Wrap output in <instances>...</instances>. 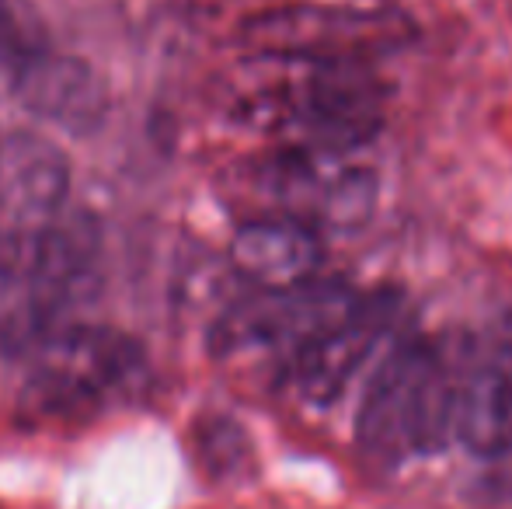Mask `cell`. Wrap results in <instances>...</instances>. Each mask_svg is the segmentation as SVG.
Listing matches in <instances>:
<instances>
[{
    "label": "cell",
    "mask_w": 512,
    "mask_h": 509,
    "mask_svg": "<svg viewBox=\"0 0 512 509\" xmlns=\"http://www.w3.org/2000/svg\"><path fill=\"white\" fill-rule=\"evenodd\" d=\"M324 231L293 217H255L230 238V269L255 290H286L324 276Z\"/></svg>",
    "instance_id": "obj_11"
},
{
    "label": "cell",
    "mask_w": 512,
    "mask_h": 509,
    "mask_svg": "<svg viewBox=\"0 0 512 509\" xmlns=\"http://www.w3.org/2000/svg\"><path fill=\"white\" fill-rule=\"evenodd\" d=\"M70 164L39 133H11L0 140V217L7 234H35L67 210Z\"/></svg>",
    "instance_id": "obj_9"
},
{
    "label": "cell",
    "mask_w": 512,
    "mask_h": 509,
    "mask_svg": "<svg viewBox=\"0 0 512 509\" xmlns=\"http://www.w3.org/2000/svg\"><path fill=\"white\" fill-rule=\"evenodd\" d=\"M398 14L335 4H283L251 14L241 25L255 56H307V60H363L401 42Z\"/></svg>",
    "instance_id": "obj_6"
},
{
    "label": "cell",
    "mask_w": 512,
    "mask_h": 509,
    "mask_svg": "<svg viewBox=\"0 0 512 509\" xmlns=\"http://www.w3.org/2000/svg\"><path fill=\"white\" fill-rule=\"evenodd\" d=\"M21 356V405L39 419H84L115 401H129L147 384L140 342L105 325H56L28 342Z\"/></svg>",
    "instance_id": "obj_2"
},
{
    "label": "cell",
    "mask_w": 512,
    "mask_h": 509,
    "mask_svg": "<svg viewBox=\"0 0 512 509\" xmlns=\"http://www.w3.org/2000/svg\"><path fill=\"white\" fill-rule=\"evenodd\" d=\"M429 349L432 339L408 332L398 335L387 346V353L373 363L363 405L356 415L359 450L373 464H401L408 454H422V447H418V401H422Z\"/></svg>",
    "instance_id": "obj_7"
},
{
    "label": "cell",
    "mask_w": 512,
    "mask_h": 509,
    "mask_svg": "<svg viewBox=\"0 0 512 509\" xmlns=\"http://www.w3.org/2000/svg\"><path fill=\"white\" fill-rule=\"evenodd\" d=\"M457 440L474 457H502L512 450V339L467 367Z\"/></svg>",
    "instance_id": "obj_12"
},
{
    "label": "cell",
    "mask_w": 512,
    "mask_h": 509,
    "mask_svg": "<svg viewBox=\"0 0 512 509\" xmlns=\"http://www.w3.org/2000/svg\"><path fill=\"white\" fill-rule=\"evenodd\" d=\"M401 314V297L391 290H377L359 297V304L335 328L314 339L290 367L283 370L286 384L310 408H328L345 394L352 377L366 367L380 342L394 332Z\"/></svg>",
    "instance_id": "obj_8"
},
{
    "label": "cell",
    "mask_w": 512,
    "mask_h": 509,
    "mask_svg": "<svg viewBox=\"0 0 512 509\" xmlns=\"http://www.w3.org/2000/svg\"><path fill=\"white\" fill-rule=\"evenodd\" d=\"M244 112L293 147L363 150L384 123V88L363 60L258 56Z\"/></svg>",
    "instance_id": "obj_1"
},
{
    "label": "cell",
    "mask_w": 512,
    "mask_h": 509,
    "mask_svg": "<svg viewBox=\"0 0 512 509\" xmlns=\"http://www.w3.org/2000/svg\"><path fill=\"white\" fill-rule=\"evenodd\" d=\"M102 286V227L88 210H63L53 224L28 238L21 283L18 349L42 332L74 321Z\"/></svg>",
    "instance_id": "obj_5"
},
{
    "label": "cell",
    "mask_w": 512,
    "mask_h": 509,
    "mask_svg": "<svg viewBox=\"0 0 512 509\" xmlns=\"http://www.w3.org/2000/svg\"><path fill=\"white\" fill-rule=\"evenodd\" d=\"M363 293L338 276H317L286 290H255L213 325L220 360H269L286 370L314 339L335 328Z\"/></svg>",
    "instance_id": "obj_3"
},
{
    "label": "cell",
    "mask_w": 512,
    "mask_h": 509,
    "mask_svg": "<svg viewBox=\"0 0 512 509\" xmlns=\"http://www.w3.org/2000/svg\"><path fill=\"white\" fill-rule=\"evenodd\" d=\"M359 150H321L283 143L251 171L265 217H293L317 231L363 227L377 206V175L356 161Z\"/></svg>",
    "instance_id": "obj_4"
},
{
    "label": "cell",
    "mask_w": 512,
    "mask_h": 509,
    "mask_svg": "<svg viewBox=\"0 0 512 509\" xmlns=\"http://www.w3.org/2000/svg\"><path fill=\"white\" fill-rule=\"evenodd\" d=\"M14 95L32 116L88 136L105 123L108 91L84 60L60 53H25L14 60Z\"/></svg>",
    "instance_id": "obj_10"
}]
</instances>
